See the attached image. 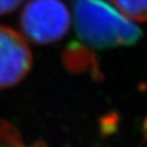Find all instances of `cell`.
I'll return each instance as SVG.
<instances>
[{
    "instance_id": "obj_5",
    "label": "cell",
    "mask_w": 147,
    "mask_h": 147,
    "mask_svg": "<svg viewBox=\"0 0 147 147\" xmlns=\"http://www.w3.org/2000/svg\"><path fill=\"white\" fill-rule=\"evenodd\" d=\"M118 10L134 21H147V0H112Z\"/></svg>"
},
{
    "instance_id": "obj_8",
    "label": "cell",
    "mask_w": 147,
    "mask_h": 147,
    "mask_svg": "<svg viewBox=\"0 0 147 147\" xmlns=\"http://www.w3.org/2000/svg\"><path fill=\"white\" fill-rule=\"evenodd\" d=\"M23 0H0V16L11 13L19 8Z\"/></svg>"
},
{
    "instance_id": "obj_3",
    "label": "cell",
    "mask_w": 147,
    "mask_h": 147,
    "mask_svg": "<svg viewBox=\"0 0 147 147\" xmlns=\"http://www.w3.org/2000/svg\"><path fill=\"white\" fill-rule=\"evenodd\" d=\"M33 62L25 37L16 30L0 26V89L19 84Z\"/></svg>"
},
{
    "instance_id": "obj_4",
    "label": "cell",
    "mask_w": 147,
    "mask_h": 147,
    "mask_svg": "<svg viewBox=\"0 0 147 147\" xmlns=\"http://www.w3.org/2000/svg\"><path fill=\"white\" fill-rule=\"evenodd\" d=\"M62 61L63 65L70 72L82 73L90 71L96 81L102 78L95 55L80 42H74L69 45L63 53Z\"/></svg>"
},
{
    "instance_id": "obj_1",
    "label": "cell",
    "mask_w": 147,
    "mask_h": 147,
    "mask_svg": "<svg viewBox=\"0 0 147 147\" xmlns=\"http://www.w3.org/2000/svg\"><path fill=\"white\" fill-rule=\"evenodd\" d=\"M74 22L82 42L99 49L132 46L142 31L106 0H74Z\"/></svg>"
},
{
    "instance_id": "obj_6",
    "label": "cell",
    "mask_w": 147,
    "mask_h": 147,
    "mask_svg": "<svg viewBox=\"0 0 147 147\" xmlns=\"http://www.w3.org/2000/svg\"><path fill=\"white\" fill-rule=\"evenodd\" d=\"M19 130L5 120H0V146H23Z\"/></svg>"
},
{
    "instance_id": "obj_7",
    "label": "cell",
    "mask_w": 147,
    "mask_h": 147,
    "mask_svg": "<svg viewBox=\"0 0 147 147\" xmlns=\"http://www.w3.org/2000/svg\"><path fill=\"white\" fill-rule=\"evenodd\" d=\"M118 115L117 113H110L106 115L100 119V132L102 135H110L117 131L118 125Z\"/></svg>"
},
{
    "instance_id": "obj_9",
    "label": "cell",
    "mask_w": 147,
    "mask_h": 147,
    "mask_svg": "<svg viewBox=\"0 0 147 147\" xmlns=\"http://www.w3.org/2000/svg\"><path fill=\"white\" fill-rule=\"evenodd\" d=\"M144 130L147 132V118L145 119V121H144Z\"/></svg>"
},
{
    "instance_id": "obj_2",
    "label": "cell",
    "mask_w": 147,
    "mask_h": 147,
    "mask_svg": "<svg viewBox=\"0 0 147 147\" xmlns=\"http://www.w3.org/2000/svg\"><path fill=\"white\" fill-rule=\"evenodd\" d=\"M20 22L31 42L46 45L58 42L67 34L71 19L60 0H30L22 10Z\"/></svg>"
}]
</instances>
